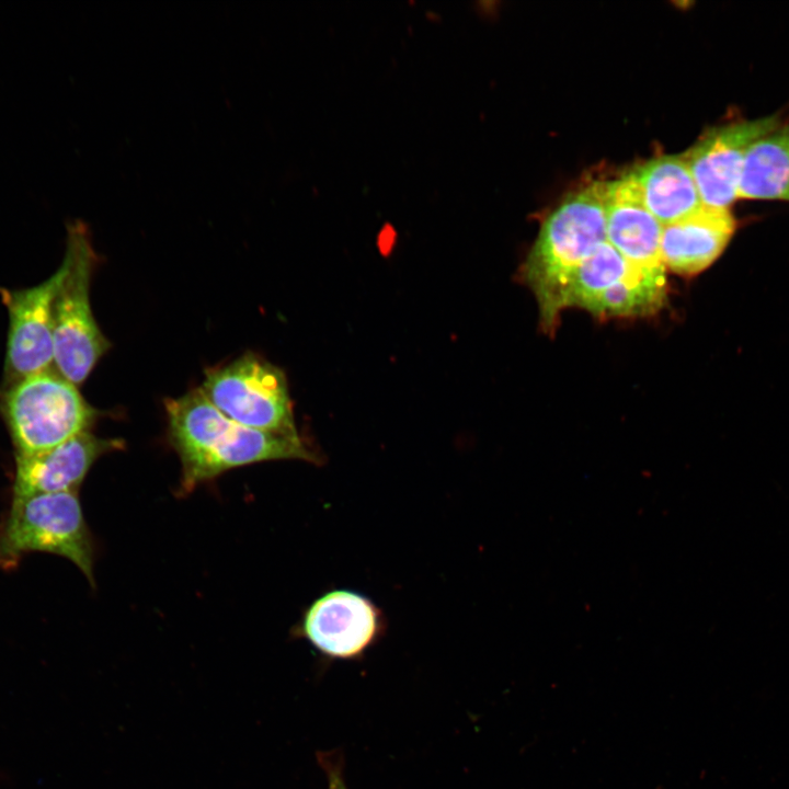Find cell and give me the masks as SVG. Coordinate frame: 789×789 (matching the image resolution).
I'll return each instance as SVG.
<instances>
[{
  "label": "cell",
  "mask_w": 789,
  "mask_h": 789,
  "mask_svg": "<svg viewBox=\"0 0 789 789\" xmlns=\"http://www.w3.org/2000/svg\"><path fill=\"white\" fill-rule=\"evenodd\" d=\"M168 437L181 467V492L219 474L267 460L319 462L298 434L265 432L233 422L217 410L198 388L164 400Z\"/></svg>",
  "instance_id": "obj_1"
},
{
  "label": "cell",
  "mask_w": 789,
  "mask_h": 789,
  "mask_svg": "<svg viewBox=\"0 0 789 789\" xmlns=\"http://www.w3.org/2000/svg\"><path fill=\"white\" fill-rule=\"evenodd\" d=\"M606 183L595 182L569 196L545 220L522 270L533 290L541 324L551 333L565 308L573 274L606 242Z\"/></svg>",
  "instance_id": "obj_2"
},
{
  "label": "cell",
  "mask_w": 789,
  "mask_h": 789,
  "mask_svg": "<svg viewBox=\"0 0 789 789\" xmlns=\"http://www.w3.org/2000/svg\"><path fill=\"white\" fill-rule=\"evenodd\" d=\"M32 552H47L73 562L95 586L94 542L78 492L12 498L0 519V569L10 571Z\"/></svg>",
  "instance_id": "obj_3"
},
{
  "label": "cell",
  "mask_w": 789,
  "mask_h": 789,
  "mask_svg": "<svg viewBox=\"0 0 789 789\" xmlns=\"http://www.w3.org/2000/svg\"><path fill=\"white\" fill-rule=\"evenodd\" d=\"M0 411L15 455L44 451L91 431L103 414L55 368L3 386Z\"/></svg>",
  "instance_id": "obj_4"
},
{
  "label": "cell",
  "mask_w": 789,
  "mask_h": 789,
  "mask_svg": "<svg viewBox=\"0 0 789 789\" xmlns=\"http://www.w3.org/2000/svg\"><path fill=\"white\" fill-rule=\"evenodd\" d=\"M64 261L67 271L54 302V366L61 376L80 386L111 348L90 304L98 255L81 220L68 225Z\"/></svg>",
  "instance_id": "obj_5"
},
{
  "label": "cell",
  "mask_w": 789,
  "mask_h": 789,
  "mask_svg": "<svg viewBox=\"0 0 789 789\" xmlns=\"http://www.w3.org/2000/svg\"><path fill=\"white\" fill-rule=\"evenodd\" d=\"M224 415L243 426L298 434L284 370L256 353L205 370L199 387Z\"/></svg>",
  "instance_id": "obj_6"
},
{
  "label": "cell",
  "mask_w": 789,
  "mask_h": 789,
  "mask_svg": "<svg viewBox=\"0 0 789 789\" xmlns=\"http://www.w3.org/2000/svg\"><path fill=\"white\" fill-rule=\"evenodd\" d=\"M66 271L62 260L53 275L35 286L0 288L9 317L2 387L55 368L54 302Z\"/></svg>",
  "instance_id": "obj_7"
},
{
  "label": "cell",
  "mask_w": 789,
  "mask_h": 789,
  "mask_svg": "<svg viewBox=\"0 0 789 789\" xmlns=\"http://www.w3.org/2000/svg\"><path fill=\"white\" fill-rule=\"evenodd\" d=\"M785 122L776 113L714 127L684 156L705 206L729 209L737 199L745 153L761 136Z\"/></svg>",
  "instance_id": "obj_8"
},
{
  "label": "cell",
  "mask_w": 789,
  "mask_h": 789,
  "mask_svg": "<svg viewBox=\"0 0 789 789\" xmlns=\"http://www.w3.org/2000/svg\"><path fill=\"white\" fill-rule=\"evenodd\" d=\"M384 630L379 608L366 596L347 590L330 591L306 610L299 631L322 655L359 658Z\"/></svg>",
  "instance_id": "obj_9"
},
{
  "label": "cell",
  "mask_w": 789,
  "mask_h": 789,
  "mask_svg": "<svg viewBox=\"0 0 789 789\" xmlns=\"http://www.w3.org/2000/svg\"><path fill=\"white\" fill-rule=\"evenodd\" d=\"M124 442L87 431L44 451L15 455L13 498L78 492L94 462L119 450Z\"/></svg>",
  "instance_id": "obj_10"
},
{
  "label": "cell",
  "mask_w": 789,
  "mask_h": 789,
  "mask_svg": "<svg viewBox=\"0 0 789 789\" xmlns=\"http://www.w3.org/2000/svg\"><path fill=\"white\" fill-rule=\"evenodd\" d=\"M606 239L631 265L666 270L661 256L662 224L645 207L630 174L606 183Z\"/></svg>",
  "instance_id": "obj_11"
},
{
  "label": "cell",
  "mask_w": 789,
  "mask_h": 789,
  "mask_svg": "<svg viewBox=\"0 0 789 789\" xmlns=\"http://www.w3.org/2000/svg\"><path fill=\"white\" fill-rule=\"evenodd\" d=\"M735 229L736 222L729 209L705 205L663 226L661 256L665 268L681 275L702 272L724 251Z\"/></svg>",
  "instance_id": "obj_12"
},
{
  "label": "cell",
  "mask_w": 789,
  "mask_h": 789,
  "mask_svg": "<svg viewBox=\"0 0 789 789\" xmlns=\"http://www.w3.org/2000/svg\"><path fill=\"white\" fill-rule=\"evenodd\" d=\"M643 203L662 226L675 222L704 204L684 156L652 159L629 173Z\"/></svg>",
  "instance_id": "obj_13"
},
{
  "label": "cell",
  "mask_w": 789,
  "mask_h": 789,
  "mask_svg": "<svg viewBox=\"0 0 789 789\" xmlns=\"http://www.w3.org/2000/svg\"><path fill=\"white\" fill-rule=\"evenodd\" d=\"M737 197L789 202V123L784 122L750 146Z\"/></svg>",
  "instance_id": "obj_14"
},
{
  "label": "cell",
  "mask_w": 789,
  "mask_h": 789,
  "mask_svg": "<svg viewBox=\"0 0 789 789\" xmlns=\"http://www.w3.org/2000/svg\"><path fill=\"white\" fill-rule=\"evenodd\" d=\"M665 272L629 264L624 277L599 297L591 313L603 318L656 313L666 300Z\"/></svg>",
  "instance_id": "obj_15"
},
{
  "label": "cell",
  "mask_w": 789,
  "mask_h": 789,
  "mask_svg": "<svg viewBox=\"0 0 789 789\" xmlns=\"http://www.w3.org/2000/svg\"><path fill=\"white\" fill-rule=\"evenodd\" d=\"M629 263L607 241L599 244L573 274L565 308L579 307L591 312L599 297L621 279Z\"/></svg>",
  "instance_id": "obj_16"
},
{
  "label": "cell",
  "mask_w": 789,
  "mask_h": 789,
  "mask_svg": "<svg viewBox=\"0 0 789 789\" xmlns=\"http://www.w3.org/2000/svg\"><path fill=\"white\" fill-rule=\"evenodd\" d=\"M318 762L327 776V789H348L344 779L342 755L325 751L317 754Z\"/></svg>",
  "instance_id": "obj_17"
}]
</instances>
